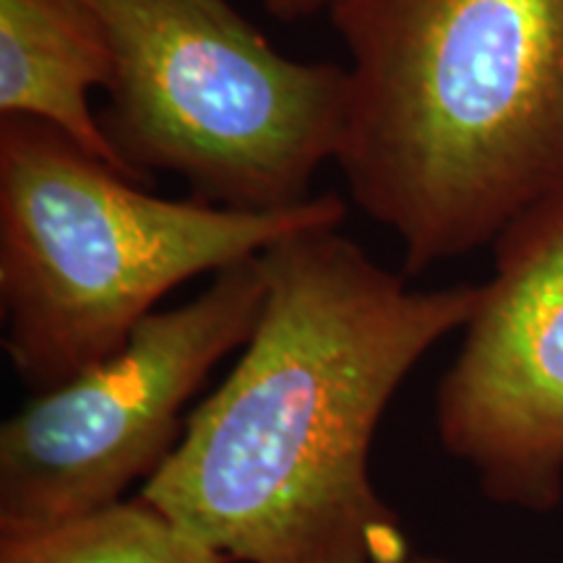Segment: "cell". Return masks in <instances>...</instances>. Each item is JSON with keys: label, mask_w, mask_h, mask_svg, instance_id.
Masks as SVG:
<instances>
[{"label": "cell", "mask_w": 563, "mask_h": 563, "mask_svg": "<svg viewBox=\"0 0 563 563\" xmlns=\"http://www.w3.org/2000/svg\"><path fill=\"white\" fill-rule=\"evenodd\" d=\"M350 53L336 165L405 274L563 199V0H334Z\"/></svg>", "instance_id": "cell-2"}, {"label": "cell", "mask_w": 563, "mask_h": 563, "mask_svg": "<svg viewBox=\"0 0 563 563\" xmlns=\"http://www.w3.org/2000/svg\"><path fill=\"white\" fill-rule=\"evenodd\" d=\"M334 0H264L266 11L282 21L311 19L316 13L329 11Z\"/></svg>", "instance_id": "cell-9"}, {"label": "cell", "mask_w": 563, "mask_h": 563, "mask_svg": "<svg viewBox=\"0 0 563 563\" xmlns=\"http://www.w3.org/2000/svg\"><path fill=\"white\" fill-rule=\"evenodd\" d=\"M0 563H230L144 498L45 530L0 534Z\"/></svg>", "instance_id": "cell-8"}, {"label": "cell", "mask_w": 563, "mask_h": 563, "mask_svg": "<svg viewBox=\"0 0 563 563\" xmlns=\"http://www.w3.org/2000/svg\"><path fill=\"white\" fill-rule=\"evenodd\" d=\"M407 563H452V561H446V559H439V555H410V561Z\"/></svg>", "instance_id": "cell-10"}, {"label": "cell", "mask_w": 563, "mask_h": 563, "mask_svg": "<svg viewBox=\"0 0 563 563\" xmlns=\"http://www.w3.org/2000/svg\"><path fill=\"white\" fill-rule=\"evenodd\" d=\"M112 70L108 30L89 0H0V121L53 125L125 178L146 183L91 112V89H108Z\"/></svg>", "instance_id": "cell-7"}, {"label": "cell", "mask_w": 563, "mask_h": 563, "mask_svg": "<svg viewBox=\"0 0 563 563\" xmlns=\"http://www.w3.org/2000/svg\"><path fill=\"white\" fill-rule=\"evenodd\" d=\"M89 3L115 58L100 121L133 170L178 175L214 207L311 199L340 157L347 68L277 53L228 0Z\"/></svg>", "instance_id": "cell-4"}, {"label": "cell", "mask_w": 563, "mask_h": 563, "mask_svg": "<svg viewBox=\"0 0 563 563\" xmlns=\"http://www.w3.org/2000/svg\"><path fill=\"white\" fill-rule=\"evenodd\" d=\"M141 186L53 125L0 121L3 350L34 394L121 350L183 282L347 217L334 194L253 211Z\"/></svg>", "instance_id": "cell-3"}, {"label": "cell", "mask_w": 563, "mask_h": 563, "mask_svg": "<svg viewBox=\"0 0 563 563\" xmlns=\"http://www.w3.org/2000/svg\"><path fill=\"white\" fill-rule=\"evenodd\" d=\"M439 386L435 426L485 496L527 511L563 498V199L496 241V272Z\"/></svg>", "instance_id": "cell-6"}, {"label": "cell", "mask_w": 563, "mask_h": 563, "mask_svg": "<svg viewBox=\"0 0 563 563\" xmlns=\"http://www.w3.org/2000/svg\"><path fill=\"white\" fill-rule=\"evenodd\" d=\"M258 262L251 340L139 496L230 563H407L371 443L415 365L473 319L481 285L412 290L340 228L295 232Z\"/></svg>", "instance_id": "cell-1"}, {"label": "cell", "mask_w": 563, "mask_h": 563, "mask_svg": "<svg viewBox=\"0 0 563 563\" xmlns=\"http://www.w3.org/2000/svg\"><path fill=\"white\" fill-rule=\"evenodd\" d=\"M266 298L262 262L217 272L194 300L154 311L129 342L0 428V534L45 530L123 501L183 439V410L243 350Z\"/></svg>", "instance_id": "cell-5"}]
</instances>
